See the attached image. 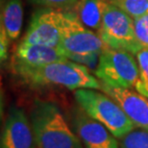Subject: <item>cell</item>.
I'll return each mask as SVG.
<instances>
[{
	"instance_id": "cell-1",
	"label": "cell",
	"mask_w": 148,
	"mask_h": 148,
	"mask_svg": "<svg viewBox=\"0 0 148 148\" xmlns=\"http://www.w3.org/2000/svg\"><path fill=\"white\" fill-rule=\"evenodd\" d=\"M13 70L23 82L32 87L58 86L70 90L80 88L101 90V82L87 66L69 59L38 67Z\"/></svg>"
},
{
	"instance_id": "cell-2",
	"label": "cell",
	"mask_w": 148,
	"mask_h": 148,
	"mask_svg": "<svg viewBox=\"0 0 148 148\" xmlns=\"http://www.w3.org/2000/svg\"><path fill=\"white\" fill-rule=\"evenodd\" d=\"M29 117L38 148H83L78 136L55 103L36 99Z\"/></svg>"
},
{
	"instance_id": "cell-3",
	"label": "cell",
	"mask_w": 148,
	"mask_h": 148,
	"mask_svg": "<svg viewBox=\"0 0 148 148\" xmlns=\"http://www.w3.org/2000/svg\"><path fill=\"white\" fill-rule=\"evenodd\" d=\"M60 46L70 61L96 69L99 58L106 45L91 29L81 21L76 12L61 11Z\"/></svg>"
},
{
	"instance_id": "cell-4",
	"label": "cell",
	"mask_w": 148,
	"mask_h": 148,
	"mask_svg": "<svg viewBox=\"0 0 148 148\" xmlns=\"http://www.w3.org/2000/svg\"><path fill=\"white\" fill-rule=\"evenodd\" d=\"M94 74L103 84L133 90L143 96H148L147 88L140 77L138 61L130 52L106 47L100 55Z\"/></svg>"
},
{
	"instance_id": "cell-5",
	"label": "cell",
	"mask_w": 148,
	"mask_h": 148,
	"mask_svg": "<svg viewBox=\"0 0 148 148\" xmlns=\"http://www.w3.org/2000/svg\"><path fill=\"white\" fill-rule=\"evenodd\" d=\"M74 98L88 116L103 124L118 140L136 128L118 103L104 91L80 88L74 90Z\"/></svg>"
},
{
	"instance_id": "cell-6",
	"label": "cell",
	"mask_w": 148,
	"mask_h": 148,
	"mask_svg": "<svg viewBox=\"0 0 148 148\" xmlns=\"http://www.w3.org/2000/svg\"><path fill=\"white\" fill-rule=\"evenodd\" d=\"M97 34L106 47L124 50L135 56L143 49L135 32L134 18L109 3Z\"/></svg>"
},
{
	"instance_id": "cell-7",
	"label": "cell",
	"mask_w": 148,
	"mask_h": 148,
	"mask_svg": "<svg viewBox=\"0 0 148 148\" xmlns=\"http://www.w3.org/2000/svg\"><path fill=\"white\" fill-rule=\"evenodd\" d=\"M61 36V11L44 8L34 13L20 43L59 46Z\"/></svg>"
},
{
	"instance_id": "cell-8",
	"label": "cell",
	"mask_w": 148,
	"mask_h": 148,
	"mask_svg": "<svg viewBox=\"0 0 148 148\" xmlns=\"http://www.w3.org/2000/svg\"><path fill=\"white\" fill-rule=\"evenodd\" d=\"M0 148H38L30 117L23 109L10 108L2 128Z\"/></svg>"
},
{
	"instance_id": "cell-9",
	"label": "cell",
	"mask_w": 148,
	"mask_h": 148,
	"mask_svg": "<svg viewBox=\"0 0 148 148\" xmlns=\"http://www.w3.org/2000/svg\"><path fill=\"white\" fill-rule=\"evenodd\" d=\"M72 128L83 148H120L118 138L114 137L103 124L90 117L81 108L73 111Z\"/></svg>"
},
{
	"instance_id": "cell-10",
	"label": "cell",
	"mask_w": 148,
	"mask_h": 148,
	"mask_svg": "<svg viewBox=\"0 0 148 148\" xmlns=\"http://www.w3.org/2000/svg\"><path fill=\"white\" fill-rule=\"evenodd\" d=\"M101 90L110 95L122 108L136 128L148 130V98L138 91L114 88L101 83Z\"/></svg>"
},
{
	"instance_id": "cell-11",
	"label": "cell",
	"mask_w": 148,
	"mask_h": 148,
	"mask_svg": "<svg viewBox=\"0 0 148 148\" xmlns=\"http://www.w3.org/2000/svg\"><path fill=\"white\" fill-rule=\"evenodd\" d=\"M64 60L67 58L60 46L19 43L14 53L12 67L13 69L38 67Z\"/></svg>"
},
{
	"instance_id": "cell-12",
	"label": "cell",
	"mask_w": 148,
	"mask_h": 148,
	"mask_svg": "<svg viewBox=\"0 0 148 148\" xmlns=\"http://www.w3.org/2000/svg\"><path fill=\"white\" fill-rule=\"evenodd\" d=\"M109 3L108 0H79L76 13L88 28L98 31Z\"/></svg>"
},
{
	"instance_id": "cell-13",
	"label": "cell",
	"mask_w": 148,
	"mask_h": 148,
	"mask_svg": "<svg viewBox=\"0 0 148 148\" xmlns=\"http://www.w3.org/2000/svg\"><path fill=\"white\" fill-rule=\"evenodd\" d=\"M23 23V6L21 0H8L2 8L1 26L11 40L19 37Z\"/></svg>"
},
{
	"instance_id": "cell-14",
	"label": "cell",
	"mask_w": 148,
	"mask_h": 148,
	"mask_svg": "<svg viewBox=\"0 0 148 148\" xmlns=\"http://www.w3.org/2000/svg\"><path fill=\"white\" fill-rule=\"evenodd\" d=\"M132 18H138L148 14V0H108Z\"/></svg>"
},
{
	"instance_id": "cell-15",
	"label": "cell",
	"mask_w": 148,
	"mask_h": 148,
	"mask_svg": "<svg viewBox=\"0 0 148 148\" xmlns=\"http://www.w3.org/2000/svg\"><path fill=\"white\" fill-rule=\"evenodd\" d=\"M120 140V148H148V130L135 128Z\"/></svg>"
},
{
	"instance_id": "cell-16",
	"label": "cell",
	"mask_w": 148,
	"mask_h": 148,
	"mask_svg": "<svg viewBox=\"0 0 148 148\" xmlns=\"http://www.w3.org/2000/svg\"><path fill=\"white\" fill-rule=\"evenodd\" d=\"M136 36L143 46V48H148V14L134 19Z\"/></svg>"
},
{
	"instance_id": "cell-17",
	"label": "cell",
	"mask_w": 148,
	"mask_h": 148,
	"mask_svg": "<svg viewBox=\"0 0 148 148\" xmlns=\"http://www.w3.org/2000/svg\"><path fill=\"white\" fill-rule=\"evenodd\" d=\"M31 1L44 8L60 11H69L72 8L76 7L79 0H31Z\"/></svg>"
},
{
	"instance_id": "cell-18",
	"label": "cell",
	"mask_w": 148,
	"mask_h": 148,
	"mask_svg": "<svg viewBox=\"0 0 148 148\" xmlns=\"http://www.w3.org/2000/svg\"><path fill=\"white\" fill-rule=\"evenodd\" d=\"M136 59L140 67L141 80L144 83L148 91V48H143L140 52H138L136 55Z\"/></svg>"
},
{
	"instance_id": "cell-19",
	"label": "cell",
	"mask_w": 148,
	"mask_h": 148,
	"mask_svg": "<svg viewBox=\"0 0 148 148\" xmlns=\"http://www.w3.org/2000/svg\"><path fill=\"white\" fill-rule=\"evenodd\" d=\"M10 38L6 33L5 29L0 27V59L1 62H5L8 59L9 54V41Z\"/></svg>"
}]
</instances>
